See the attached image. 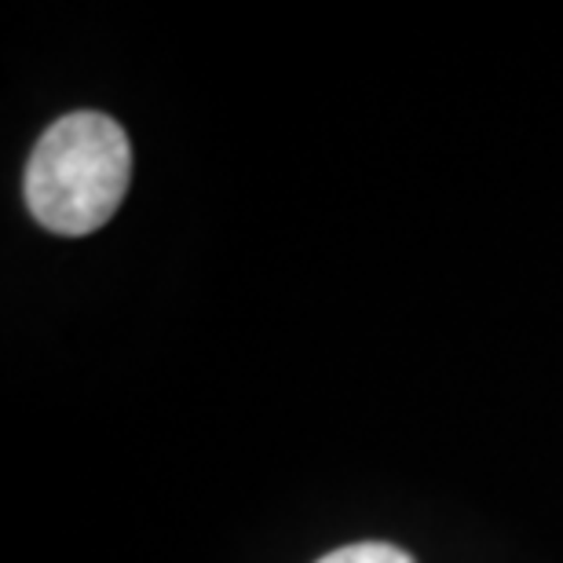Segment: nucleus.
Returning a JSON list of instances; mask_svg holds the SVG:
<instances>
[{"label":"nucleus","instance_id":"1","mask_svg":"<svg viewBox=\"0 0 563 563\" xmlns=\"http://www.w3.org/2000/svg\"><path fill=\"white\" fill-rule=\"evenodd\" d=\"M129 179L132 146L125 129L96 110H77L37 140L22 187L41 228L81 239L114 217Z\"/></svg>","mask_w":563,"mask_h":563},{"label":"nucleus","instance_id":"2","mask_svg":"<svg viewBox=\"0 0 563 563\" xmlns=\"http://www.w3.org/2000/svg\"><path fill=\"white\" fill-rule=\"evenodd\" d=\"M319 563H413V556L388 542H355V545L336 549L330 556H322Z\"/></svg>","mask_w":563,"mask_h":563}]
</instances>
